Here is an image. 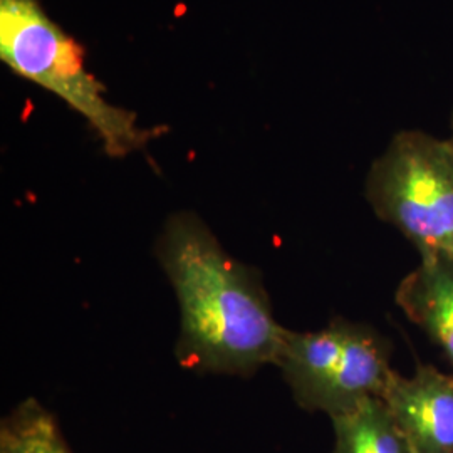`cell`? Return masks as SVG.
Masks as SVG:
<instances>
[{"label": "cell", "instance_id": "cell-1", "mask_svg": "<svg viewBox=\"0 0 453 453\" xmlns=\"http://www.w3.org/2000/svg\"><path fill=\"white\" fill-rule=\"evenodd\" d=\"M155 254L179 301L181 366L247 378L277 365L289 329L277 323L259 273L232 257L198 215H172Z\"/></svg>", "mask_w": 453, "mask_h": 453}, {"label": "cell", "instance_id": "cell-2", "mask_svg": "<svg viewBox=\"0 0 453 453\" xmlns=\"http://www.w3.org/2000/svg\"><path fill=\"white\" fill-rule=\"evenodd\" d=\"M0 59L81 114L113 158L143 150L166 131L142 128L136 114L104 97L103 82L86 69L84 48L48 16L39 0H0Z\"/></svg>", "mask_w": 453, "mask_h": 453}, {"label": "cell", "instance_id": "cell-3", "mask_svg": "<svg viewBox=\"0 0 453 453\" xmlns=\"http://www.w3.org/2000/svg\"><path fill=\"white\" fill-rule=\"evenodd\" d=\"M391 344L368 324L334 318L312 333L289 331L275 366L296 403L329 418L344 415L388 385Z\"/></svg>", "mask_w": 453, "mask_h": 453}, {"label": "cell", "instance_id": "cell-4", "mask_svg": "<svg viewBox=\"0 0 453 453\" xmlns=\"http://www.w3.org/2000/svg\"><path fill=\"white\" fill-rule=\"evenodd\" d=\"M376 217L398 228L420 256L453 257V150L423 131H400L366 180Z\"/></svg>", "mask_w": 453, "mask_h": 453}, {"label": "cell", "instance_id": "cell-5", "mask_svg": "<svg viewBox=\"0 0 453 453\" xmlns=\"http://www.w3.org/2000/svg\"><path fill=\"white\" fill-rule=\"evenodd\" d=\"M381 400L413 453H453V374L432 365L393 372Z\"/></svg>", "mask_w": 453, "mask_h": 453}, {"label": "cell", "instance_id": "cell-6", "mask_svg": "<svg viewBox=\"0 0 453 453\" xmlns=\"http://www.w3.org/2000/svg\"><path fill=\"white\" fill-rule=\"evenodd\" d=\"M395 301L437 344L453 372V257L421 256L420 265L400 282Z\"/></svg>", "mask_w": 453, "mask_h": 453}, {"label": "cell", "instance_id": "cell-7", "mask_svg": "<svg viewBox=\"0 0 453 453\" xmlns=\"http://www.w3.org/2000/svg\"><path fill=\"white\" fill-rule=\"evenodd\" d=\"M331 421L333 453H413L381 398H370Z\"/></svg>", "mask_w": 453, "mask_h": 453}, {"label": "cell", "instance_id": "cell-8", "mask_svg": "<svg viewBox=\"0 0 453 453\" xmlns=\"http://www.w3.org/2000/svg\"><path fill=\"white\" fill-rule=\"evenodd\" d=\"M0 453H73L54 415L27 398L2 420Z\"/></svg>", "mask_w": 453, "mask_h": 453}, {"label": "cell", "instance_id": "cell-9", "mask_svg": "<svg viewBox=\"0 0 453 453\" xmlns=\"http://www.w3.org/2000/svg\"><path fill=\"white\" fill-rule=\"evenodd\" d=\"M450 128H452V136H450V138H449V140H447V142H449V143H450V146H452V150H453V113H452V121H450Z\"/></svg>", "mask_w": 453, "mask_h": 453}]
</instances>
